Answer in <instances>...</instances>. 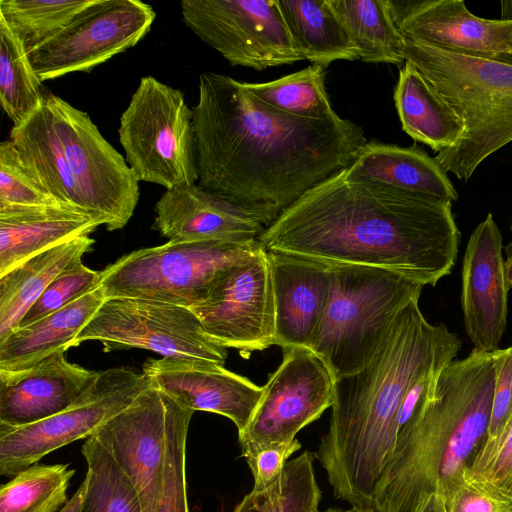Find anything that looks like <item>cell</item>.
Returning a JSON list of instances; mask_svg holds the SVG:
<instances>
[{"label": "cell", "mask_w": 512, "mask_h": 512, "mask_svg": "<svg viewBox=\"0 0 512 512\" xmlns=\"http://www.w3.org/2000/svg\"><path fill=\"white\" fill-rule=\"evenodd\" d=\"M150 385L192 411L229 418L241 433L249 424L263 387L224 365L191 357L148 358L142 366Z\"/></svg>", "instance_id": "ac0fdd59"}, {"label": "cell", "mask_w": 512, "mask_h": 512, "mask_svg": "<svg viewBox=\"0 0 512 512\" xmlns=\"http://www.w3.org/2000/svg\"><path fill=\"white\" fill-rule=\"evenodd\" d=\"M264 247L247 241L170 242L123 255L101 271L108 298H140L192 308L234 266Z\"/></svg>", "instance_id": "52a82bcc"}, {"label": "cell", "mask_w": 512, "mask_h": 512, "mask_svg": "<svg viewBox=\"0 0 512 512\" xmlns=\"http://www.w3.org/2000/svg\"><path fill=\"white\" fill-rule=\"evenodd\" d=\"M443 500L447 512H512V495L466 476Z\"/></svg>", "instance_id": "60d3db41"}, {"label": "cell", "mask_w": 512, "mask_h": 512, "mask_svg": "<svg viewBox=\"0 0 512 512\" xmlns=\"http://www.w3.org/2000/svg\"><path fill=\"white\" fill-rule=\"evenodd\" d=\"M346 170V169H345ZM345 170L308 190L258 237L269 252L326 266H366L435 286L455 265L452 202Z\"/></svg>", "instance_id": "7a4b0ae2"}, {"label": "cell", "mask_w": 512, "mask_h": 512, "mask_svg": "<svg viewBox=\"0 0 512 512\" xmlns=\"http://www.w3.org/2000/svg\"><path fill=\"white\" fill-rule=\"evenodd\" d=\"M418 301L397 313L366 366L335 380L329 429L315 452L335 498L360 511L372 510L408 391L421 377L456 359L461 349L459 336L444 323L428 322Z\"/></svg>", "instance_id": "3957f363"}, {"label": "cell", "mask_w": 512, "mask_h": 512, "mask_svg": "<svg viewBox=\"0 0 512 512\" xmlns=\"http://www.w3.org/2000/svg\"><path fill=\"white\" fill-rule=\"evenodd\" d=\"M327 1L361 61L395 65L405 62V38L395 24L388 0Z\"/></svg>", "instance_id": "f546056e"}, {"label": "cell", "mask_w": 512, "mask_h": 512, "mask_svg": "<svg viewBox=\"0 0 512 512\" xmlns=\"http://www.w3.org/2000/svg\"><path fill=\"white\" fill-rule=\"evenodd\" d=\"M10 140L25 167L49 194L65 206L83 210L44 96L26 121L12 127Z\"/></svg>", "instance_id": "83f0119b"}, {"label": "cell", "mask_w": 512, "mask_h": 512, "mask_svg": "<svg viewBox=\"0 0 512 512\" xmlns=\"http://www.w3.org/2000/svg\"><path fill=\"white\" fill-rule=\"evenodd\" d=\"M193 413L173 400L167 426L163 487L155 512H189L186 440Z\"/></svg>", "instance_id": "8d00e7d4"}, {"label": "cell", "mask_w": 512, "mask_h": 512, "mask_svg": "<svg viewBox=\"0 0 512 512\" xmlns=\"http://www.w3.org/2000/svg\"><path fill=\"white\" fill-rule=\"evenodd\" d=\"M94 239L81 236L34 255L0 276V341L5 339L68 266L82 260Z\"/></svg>", "instance_id": "484cf974"}, {"label": "cell", "mask_w": 512, "mask_h": 512, "mask_svg": "<svg viewBox=\"0 0 512 512\" xmlns=\"http://www.w3.org/2000/svg\"><path fill=\"white\" fill-rule=\"evenodd\" d=\"M411 63L464 123L457 143L435 156L468 181L490 155L512 142V62L460 54L405 39Z\"/></svg>", "instance_id": "5b68a950"}, {"label": "cell", "mask_w": 512, "mask_h": 512, "mask_svg": "<svg viewBox=\"0 0 512 512\" xmlns=\"http://www.w3.org/2000/svg\"><path fill=\"white\" fill-rule=\"evenodd\" d=\"M278 368L269 375L247 427L238 433L241 452L291 442L332 406L335 378L310 348L283 347Z\"/></svg>", "instance_id": "5bb4252c"}, {"label": "cell", "mask_w": 512, "mask_h": 512, "mask_svg": "<svg viewBox=\"0 0 512 512\" xmlns=\"http://www.w3.org/2000/svg\"><path fill=\"white\" fill-rule=\"evenodd\" d=\"M505 253L507 257V261H512V241L509 242L505 247Z\"/></svg>", "instance_id": "681fc988"}, {"label": "cell", "mask_w": 512, "mask_h": 512, "mask_svg": "<svg viewBox=\"0 0 512 512\" xmlns=\"http://www.w3.org/2000/svg\"><path fill=\"white\" fill-rule=\"evenodd\" d=\"M185 25L231 65L258 71L303 60L277 0H183Z\"/></svg>", "instance_id": "7c38bea8"}, {"label": "cell", "mask_w": 512, "mask_h": 512, "mask_svg": "<svg viewBox=\"0 0 512 512\" xmlns=\"http://www.w3.org/2000/svg\"><path fill=\"white\" fill-rule=\"evenodd\" d=\"M329 268V296L309 348L337 380L372 360L397 313L419 299L424 285L381 268Z\"/></svg>", "instance_id": "8992f818"}, {"label": "cell", "mask_w": 512, "mask_h": 512, "mask_svg": "<svg viewBox=\"0 0 512 512\" xmlns=\"http://www.w3.org/2000/svg\"><path fill=\"white\" fill-rule=\"evenodd\" d=\"M65 350L19 372L0 371V425L22 427L49 418L76 401L99 372L70 363Z\"/></svg>", "instance_id": "ffe728a7"}, {"label": "cell", "mask_w": 512, "mask_h": 512, "mask_svg": "<svg viewBox=\"0 0 512 512\" xmlns=\"http://www.w3.org/2000/svg\"><path fill=\"white\" fill-rule=\"evenodd\" d=\"M349 177L382 182L403 190L457 201L458 193L438 161L422 149L366 142L345 170Z\"/></svg>", "instance_id": "d4e9b609"}, {"label": "cell", "mask_w": 512, "mask_h": 512, "mask_svg": "<svg viewBox=\"0 0 512 512\" xmlns=\"http://www.w3.org/2000/svg\"><path fill=\"white\" fill-rule=\"evenodd\" d=\"M465 476L512 495V416L495 440L479 445Z\"/></svg>", "instance_id": "ab89813d"}, {"label": "cell", "mask_w": 512, "mask_h": 512, "mask_svg": "<svg viewBox=\"0 0 512 512\" xmlns=\"http://www.w3.org/2000/svg\"><path fill=\"white\" fill-rule=\"evenodd\" d=\"M101 271L74 262L63 270L29 308L18 327L29 325L75 301L101 285ZM17 328V327H16Z\"/></svg>", "instance_id": "f35d334b"}, {"label": "cell", "mask_w": 512, "mask_h": 512, "mask_svg": "<svg viewBox=\"0 0 512 512\" xmlns=\"http://www.w3.org/2000/svg\"><path fill=\"white\" fill-rule=\"evenodd\" d=\"M75 470L69 464H33L0 489V512H58Z\"/></svg>", "instance_id": "e575fe53"}, {"label": "cell", "mask_w": 512, "mask_h": 512, "mask_svg": "<svg viewBox=\"0 0 512 512\" xmlns=\"http://www.w3.org/2000/svg\"><path fill=\"white\" fill-rule=\"evenodd\" d=\"M324 512H375L374 510H364V511H360V510H357V509H354V508H351L350 510H341V509H336V508H330Z\"/></svg>", "instance_id": "c3c4849f"}, {"label": "cell", "mask_w": 512, "mask_h": 512, "mask_svg": "<svg viewBox=\"0 0 512 512\" xmlns=\"http://www.w3.org/2000/svg\"><path fill=\"white\" fill-rule=\"evenodd\" d=\"M257 98L285 113L312 119H333L322 66L310 65L300 71L265 83L244 82Z\"/></svg>", "instance_id": "836d02e7"}, {"label": "cell", "mask_w": 512, "mask_h": 512, "mask_svg": "<svg viewBox=\"0 0 512 512\" xmlns=\"http://www.w3.org/2000/svg\"><path fill=\"white\" fill-rule=\"evenodd\" d=\"M495 383L493 352L474 348L448 363L399 430L372 498L375 512H422L465 478L484 441Z\"/></svg>", "instance_id": "277c9868"}, {"label": "cell", "mask_w": 512, "mask_h": 512, "mask_svg": "<svg viewBox=\"0 0 512 512\" xmlns=\"http://www.w3.org/2000/svg\"><path fill=\"white\" fill-rule=\"evenodd\" d=\"M394 101L403 131L437 153L464 133L461 118L408 61L399 70Z\"/></svg>", "instance_id": "4316f807"}, {"label": "cell", "mask_w": 512, "mask_h": 512, "mask_svg": "<svg viewBox=\"0 0 512 512\" xmlns=\"http://www.w3.org/2000/svg\"><path fill=\"white\" fill-rule=\"evenodd\" d=\"M206 334L243 358L276 345L275 307L267 251L234 266L191 308Z\"/></svg>", "instance_id": "9a60e30c"}, {"label": "cell", "mask_w": 512, "mask_h": 512, "mask_svg": "<svg viewBox=\"0 0 512 512\" xmlns=\"http://www.w3.org/2000/svg\"><path fill=\"white\" fill-rule=\"evenodd\" d=\"M84 491L85 481L83 480L72 498L58 512H80Z\"/></svg>", "instance_id": "ee69618b"}, {"label": "cell", "mask_w": 512, "mask_h": 512, "mask_svg": "<svg viewBox=\"0 0 512 512\" xmlns=\"http://www.w3.org/2000/svg\"><path fill=\"white\" fill-rule=\"evenodd\" d=\"M149 386L143 371L111 368L100 371L95 382L63 411L22 427L0 425V474L14 477L52 451L87 439Z\"/></svg>", "instance_id": "8fae6325"}, {"label": "cell", "mask_w": 512, "mask_h": 512, "mask_svg": "<svg viewBox=\"0 0 512 512\" xmlns=\"http://www.w3.org/2000/svg\"><path fill=\"white\" fill-rule=\"evenodd\" d=\"M98 341L105 352L140 348L162 357H191L224 365L227 348L215 343L189 308L140 298H108L71 348Z\"/></svg>", "instance_id": "30bf717a"}, {"label": "cell", "mask_w": 512, "mask_h": 512, "mask_svg": "<svg viewBox=\"0 0 512 512\" xmlns=\"http://www.w3.org/2000/svg\"><path fill=\"white\" fill-rule=\"evenodd\" d=\"M43 93L25 47L0 20V101L13 126L22 124L40 107Z\"/></svg>", "instance_id": "d6a6232c"}, {"label": "cell", "mask_w": 512, "mask_h": 512, "mask_svg": "<svg viewBox=\"0 0 512 512\" xmlns=\"http://www.w3.org/2000/svg\"><path fill=\"white\" fill-rule=\"evenodd\" d=\"M156 13L139 0H93L57 34L27 52L43 82L89 72L135 46L150 30Z\"/></svg>", "instance_id": "4fadbf2b"}, {"label": "cell", "mask_w": 512, "mask_h": 512, "mask_svg": "<svg viewBox=\"0 0 512 512\" xmlns=\"http://www.w3.org/2000/svg\"><path fill=\"white\" fill-rule=\"evenodd\" d=\"M405 39L448 51L512 62V21L472 14L462 0H388Z\"/></svg>", "instance_id": "e0dca14e"}, {"label": "cell", "mask_w": 512, "mask_h": 512, "mask_svg": "<svg viewBox=\"0 0 512 512\" xmlns=\"http://www.w3.org/2000/svg\"><path fill=\"white\" fill-rule=\"evenodd\" d=\"M173 400L150 385L92 435L133 483L142 512H155L162 492Z\"/></svg>", "instance_id": "2e32d148"}, {"label": "cell", "mask_w": 512, "mask_h": 512, "mask_svg": "<svg viewBox=\"0 0 512 512\" xmlns=\"http://www.w3.org/2000/svg\"><path fill=\"white\" fill-rule=\"evenodd\" d=\"M53 123L77 187L81 208L108 231L134 214L139 181L126 159L102 136L89 115L44 90Z\"/></svg>", "instance_id": "9c48e42d"}, {"label": "cell", "mask_w": 512, "mask_h": 512, "mask_svg": "<svg viewBox=\"0 0 512 512\" xmlns=\"http://www.w3.org/2000/svg\"><path fill=\"white\" fill-rule=\"evenodd\" d=\"M100 225L68 206L0 210V276L49 248L89 236Z\"/></svg>", "instance_id": "603a6c76"}, {"label": "cell", "mask_w": 512, "mask_h": 512, "mask_svg": "<svg viewBox=\"0 0 512 512\" xmlns=\"http://www.w3.org/2000/svg\"><path fill=\"white\" fill-rule=\"evenodd\" d=\"M270 264L276 345L310 347L330 291V268L321 263L267 251Z\"/></svg>", "instance_id": "7402d4cb"}, {"label": "cell", "mask_w": 512, "mask_h": 512, "mask_svg": "<svg viewBox=\"0 0 512 512\" xmlns=\"http://www.w3.org/2000/svg\"><path fill=\"white\" fill-rule=\"evenodd\" d=\"M197 184L270 226L308 190L352 165L356 123L312 119L263 102L244 82L205 72L192 108Z\"/></svg>", "instance_id": "6da1fadb"}, {"label": "cell", "mask_w": 512, "mask_h": 512, "mask_svg": "<svg viewBox=\"0 0 512 512\" xmlns=\"http://www.w3.org/2000/svg\"><path fill=\"white\" fill-rule=\"evenodd\" d=\"M422 512H447L443 498L440 495L432 496Z\"/></svg>", "instance_id": "f6af8a7d"}, {"label": "cell", "mask_w": 512, "mask_h": 512, "mask_svg": "<svg viewBox=\"0 0 512 512\" xmlns=\"http://www.w3.org/2000/svg\"><path fill=\"white\" fill-rule=\"evenodd\" d=\"M106 300L99 285L62 309L15 328L0 341V371L19 372L71 344Z\"/></svg>", "instance_id": "cb8c5ba5"}, {"label": "cell", "mask_w": 512, "mask_h": 512, "mask_svg": "<svg viewBox=\"0 0 512 512\" xmlns=\"http://www.w3.org/2000/svg\"><path fill=\"white\" fill-rule=\"evenodd\" d=\"M493 354L495 383L489 426L482 443L495 440L512 416V345L498 348Z\"/></svg>", "instance_id": "b9f144b4"}, {"label": "cell", "mask_w": 512, "mask_h": 512, "mask_svg": "<svg viewBox=\"0 0 512 512\" xmlns=\"http://www.w3.org/2000/svg\"><path fill=\"white\" fill-rule=\"evenodd\" d=\"M81 452L87 472L80 512H142L133 483L93 436L85 440Z\"/></svg>", "instance_id": "1f68e13d"}, {"label": "cell", "mask_w": 512, "mask_h": 512, "mask_svg": "<svg viewBox=\"0 0 512 512\" xmlns=\"http://www.w3.org/2000/svg\"><path fill=\"white\" fill-rule=\"evenodd\" d=\"M316 454L305 450L288 461L281 476L269 487L244 496L233 512H319L322 498L314 460Z\"/></svg>", "instance_id": "4dcf8cb0"}, {"label": "cell", "mask_w": 512, "mask_h": 512, "mask_svg": "<svg viewBox=\"0 0 512 512\" xmlns=\"http://www.w3.org/2000/svg\"><path fill=\"white\" fill-rule=\"evenodd\" d=\"M505 280L507 289L512 288V261L505 260Z\"/></svg>", "instance_id": "7dc6e473"}, {"label": "cell", "mask_w": 512, "mask_h": 512, "mask_svg": "<svg viewBox=\"0 0 512 512\" xmlns=\"http://www.w3.org/2000/svg\"><path fill=\"white\" fill-rule=\"evenodd\" d=\"M152 229L170 242L258 239L265 227L200 185L166 190L155 204Z\"/></svg>", "instance_id": "44dd1931"}, {"label": "cell", "mask_w": 512, "mask_h": 512, "mask_svg": "<svg viewBox=\"0 0 512 512\" xmlns=\"http://www.w3.org/2000/svg\"><path fill=\"white\" fill-rule=\"evenodd\" d=\"M303 58L324 69L336 60H358L357 49L327 0H277Z\"/></svg>", "instance_id": "f1b7e54d"}, {"label": "cell", "mask_w": 512, "mask_h": 512, "mask_svg": "<svg viewBox=\"0 0 512 512\" xmlns=\"http://www.w3.org/2000/svg\"><path fill=\"white\" fill-rule=\"evenodd\" d=\"M511 54H512V50H511Z\"/></svg>", "instance_id": "f907efd6"}, {"label": "cell", "mask_w": 512, "mask_h": 512, "mask_svg": "<svg viewBox=\"0 0 512 512\" xmlns=\"http://www.w3.org/2000/svg\"><path fill=\"white\" fill-rule=\"evenodd\" d=\"M502 249L500 230L488 213L468 240L461 269L464 327L474 348L485 352L498 349L507 324Z\"/></svg>", "instance_id": "d6986e66"}, {"label": "cell", "mask_w": 512, "mask_h": 512, "mask_svg": "<svg viewBox=\"0 0 512 512\" xmlns=\"http://www.w3.org/2000/svg\"><path fill=\"white\" fill-rule=\"evenodd\" d=\"M52 206L65 205L31 175L14 143L3 141L0 145V210Z\"/></svg>", "instance_id": "74e56055"}, {"label": "cell", "mask_w": 512, "mask_h": 512, "mask_svg": "<svg viewBox=\"0 0 512 512\" xmlns=\"http://www.w3.org/2000/svg\"><path fill=\"white\" fill-rule=\"evenodd\" d=\"M501 20L512 21V0L501 2Z\"/></svg>", "instance_id": "bcb514c9"}, {"label": "cell", "mask_w": 512, "mask_h": 512, "mask_svg": "<svg viewBox=\"0 0 512 512\" xmlns=\"http://www.w3.org/2000/svg\"><path fill=\"white\" fill-rule=\"evenodd\" d=\"M301 448L297 439L291 442L267 444L242 452L254 478L253 490L272 485L281 476L287 459Z\"/></svg>", "instance_id": "7bdbcfd3"}, {"label": "cell", "mask_w": 512, "mask_h": 512, "mask_svg": "<svg viewBox=\"0 0 512 512\" xmlns=\"http://www.w3.org/2000/svg\"><path fill=\"white\" fill-rule=\"evenodd\" d=\"M92 1L0 0V20L28 52L57 34Z\"/></svg>", "instance_id": "d590c367"}, {"label": "cell", "mask_w": 512, "mask_h": 512, "mask_svg": "<svg viewBox=\"0 0 512 512\" xmlns=\"http://www.w3.org/2000/svg\"><path fill=\"white\" fill-rule=\"evenodd\" d=\"M118 133L139 182L166 190L198 182L193 113L180 89L142 77L120 117Z\"/></svg>", "instance_id": "ba28073f"}]
</instances>
